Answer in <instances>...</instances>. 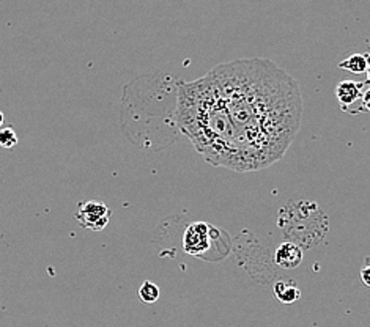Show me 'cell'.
<instances>
[{"label":"cell","instance_id":"cell-1","mask_svg":"<svg viewBox=\"0 0 370 327\" xmlns=\"http://www.w3.org/2000/svg\"><path fill=\"white\" fill-rule=\"evenodd\" d=\"M298 82L267 59H238L200 79L187 132L214 167L257 172L282 159L301 126Z\"/></svg>","mask_w":370,"mask_h":327},{"label":"cell","instance_id":"cell-2","mask_svg":"<svg viewBox=\"0 0 370 327\" xmlns=\"http://www.w3.org/2000/svg\"><path fill=\"white\" fill-rule=\"evenodd\" d=\"M74 219L79 222L82 228H88L92 232H101L109 224L110 211L103 201L90 200L81 203L78 213L74 214Z\"/></svg>","mask_w":370,"mask_h":327},{"label":"cell","instance_id":"cell-3","mask_svg":"<svg viewBox=\"0 0 370 327\" xmlns=\"http://www.w3.org/2000/svg\"><path fill=\"white\" fill-rule=\"evenodd\" d=\"M212 225L205 224V222H194L186 228L183 234V249L186 254L190 255H202V252H207L212 244Z\"/></svg>","mask_w":370,"mask_h":327},{"label":"cell","instance_id":"cell-4","mask_svg":"<svg viewBox=\"0 0 370 327\" xmlns=\"http://www.w3.org/2000/svg\"><path fill=\"white\" fill-rule=\"evenodd\" d=\"M366 83L356 81H342L336 87V98L344 112L352 114V107L356 102L362 104V95H364Z\"/></svg>","mask_w":370,"mask_h":327},{"label":"cell","instance_id":"cell-5","mask_svg":"<svg viewBox=\"0 0 370 327\" xmlns=\"http://www.w3.org/2000/svg\"><path fill=\"white\" fill-rule=\"evenodd\" d=\"M303 249L296 242H282L274 252V263L282 269H295L303 261Z\"/></svg>","mask_w":370,"mask_h":327},{"label":"cell","instance_id":"cell-6","mask_svg":"<svg viewBox=\"0 0 370 327\" xmlns=\"http://www.w3.org/2000/svg\"><path fill=\"white\" fill-rule=\"evenodd\" d=\"M274 296L281 304H293L299 301L301 290L295 282L281 280L274 285Z\"/></svg>","mask_w":370,"mask_h":327},{"label":"cell","instance_id":"cell-7","mask_svg":"<svg viewBox=\"0 0 370 327\" xmlns=\"http://www.w3.org/2000/svg\"><path fill=\"white\" fill-rule=\"evenodd\" d=\"M367 66H369V60L366 57V54H353L339 64L340 69H347V71L354 74H364L367 71Z\"/></svg>","mask_w":370,"mask_h":327},{"label":"cell","instance_id":"cell-8","mask_svg":"<svg viewBox=\"0 0 370 327\" xmlns=\"http://www.w3.org/2000/svg\"><path fill=\"white\" fill-rule=\"evenodd\" d=\"M137 295H139V299H141L144 304H155L159 299L161 291H159V287L156 283L146 280L141 285V288H139Z\"/></svg>","mask_w":370,"mask_h":327},{"label":"cell","instance_id":"cell-9","mask_svg":"<svg viewBox=\"0 0 370 327\" xmlns=\"http://www.w3.org/2000/svg\"><path fill=\"white\" fill-rule=\"evenodd\" d=\"M18 134L13 128H2L0 129V147L4 148H15L18 145Z\"/></svg>","mask_w":370,"mask_h":327},{"label":"cell","instance_id":"cell-10","mask_svg":"<svg viewBox=\"0 0 370 327\" xmlns=\"http://www.w3.org/2000/svg\"><path fill=\"white\" fill-rule=\"evenodd\" d=\"M361 280L364 282L366 287L370 288V258L366 260L364 268L361 269Z\"/></svg>","mask_w":370,"mask_h":327},{"label":"cell","instance_id":"cell-11","mask_svg":"<svg viewBox=\"0 0 370 327\" xmlns=\"http://www.w3.org/2000/svg\"><path fill=\"white\" fill-rule=\"evenodd\" d=\"M362 107L370 112V87L364 90V95H362Z\"/></svg>","mask_w":370,"mask_h":327},{"label":"cell","instance_id":"cell-12","mask_svg":"<svg viewBox=\"0 0 370 327\" xmlns=\"http://www.w3.org/2000/svg\"><path fill=\"white\" fill-rule=\"evenodd\" d=\"M4 120H5V117H4V114H2V112H0V129H2V124H4Z\"/></svg>","mask_w":370,"mask_h":327},{"label":"cell","instance_id":"cell-13","mask_svg":"<svg viewBox=\"0 0 370 327\" xmlns=\"http://www.w3.org/2000/svg\"><path fill=\"white\" fill-rule=\"evenodd\" d=\"M366 76H367V83H370V65L367 66V71H366Z\"/></svg>","mask_w":370,"mask_h":327}]
</instances>
